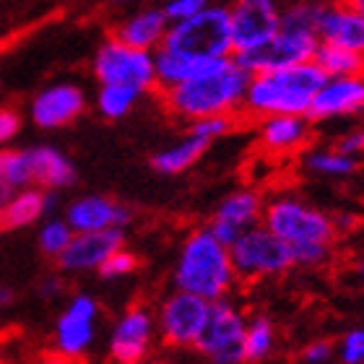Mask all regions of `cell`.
<instances>
[{
	"label": "cell",
	"instance_id": "23",
	"mask_svg": "<svg viewBox=\"0 0 364 364\" xmlns=\"http://www.w3.org/2000/svg\"><path fill=\"white\" fill-rule=\"evenodd\" d=\"M58 198L55 193L39 188H23L14 193V198L8 200L6 211L0 213V229H23L37 224L42 216L53 213Z\"/></svg>",
	"mask_w": 364,
	"mask_h": 364
},
{
	"label": "cell",
	"instance_id": "41",
	"mask_svg": "<svg viewBox=\"0 0 364 364\" xmlns=\"http://www.w3.org/2000/svg\"><path fill=\"white\" fill-rule=\"evenodd\" d=\"M37 364H84V362L68 359V357H63V354H55V351H47V354H42V357L37 359Z\"/></svg>",
	"mask_w": 364,
	"mask_h": 364
},
{
	"label": "cell",
	"instance_id": "34",
	"mask_svg": "<svg viewBox=\"0 0 364 364\" xmlns=\"http://www.w3.org/2000/svg\"><path fill=\"white\" fill-rule=\"evenodd\" d=\"M136 268H138V258L128 250V247H122V250L114 252L112 258L107 260L97 273L105 281H120V279H125V276H130Z\"/></svg>",
	"mask_w": 364,
	"mask_h": 364
},
{
	"label": "cell",
	"instance_id": "11",
	"mask_svg": "<svg viewBox=\"0 0 364 364\" xmlns=\"http://www.w3.org/2000/svg\"><path fill=\"white\" fill-rule=\"evenodd\" d=\"M156 343V318L146 304H133L117 315L109 338L107 357L112 364H149Z\"/></svg>",
	"mask_w": 364,
	"mask_h": 364
},
{
	"label": "cell",
	"instance_id": "22",
	"mask_svg": "<svg viewBox=\"0 0 364 364\" xmlns=\"http://www.w3.org/2000/svg\"><path fill=\"white\" fill-rule=\"evenodd\" d=\"M258 144L268 154H291L310 144V117H266L258 120Z\"/></svg>",
	"mask_w": 364,
	"mask_h": 364
},
{
	"label": "cell",
	"instance_id": "7",
	"mask_svg": "<svg viewBox=\"0 0 364 364\" xmlns=\"http://www.w3.org/2000/svg\"><path fill=\"white\" fill-rule=\"evenodd\" d=\"M245 328L247 315L232 299L213 302L193 349L205 364H245Z\"/></svg>",
	"mask_w": 364,
	"mask_h": 364
},
{
	"label": "cell",
	"instance_id": "1",
	"mask_svg": "<svg viewBox=\"0 0 364 364\" xmlns=\"http://www.w3.org/2000/svg\"><path fill=\"white\" fill-rule=\"evenodd\" d=\"M247 84L250 76L240 68V63L235 58H224L200 76L190 78L188 84L161 91V99L167 112L188 125L205 117H240Z\"/></svg>",
	"mask_w": 364,
	"mask_h": 364
},
{
	"label": "cell",
	"instance_id": "3",
	"mask_svg": "<svg viewBox=\"0 0 364 364\" xmlns=\"http://www.w3.org/2000/svg\"><path fill=\"white\" fill-rule=\"evenodd\" d=\"M326 76L315 63L296 68L273 70L263 76H250L245 91L242 112L252 120L266 117H307L312 99L320 91Z\"/></svg>",
	"mask_w": 364,
	"mask_h": 364
},
{
	"label": "cell",
	"instance_id": "18",
	"mask_svg": "<svg viewBox=\"0 0 364 364\" xmlns=\"http://www.w3.org/2000/svg\"><path fill=\"white\" fill-rule=\"evenodd\" d=\"M364 109V73L346 78H326L320 91L312 99L310 122L351 117Z\"/></svg>",
	"mask_w": 364,
	"mask_h": 364
},
{
	"label": "cell",
	"instance_id": "47",
	"mask_svg": "<svg viewBox=\"0 0 364 364\" xmlns=\"http://www.w3.org/2000/svg\"><path fill=\"white\" fill-rule=\"evenodd\" d=\"M362 73H364V70H362Z\"/></svg>",
	"mask_w": 364,
	"mask_h": 364
},
{
	"label": "cell",
	"instance_id": "8",
	"mask_svg": "<svg viewBox=\"0 0 364 364\" xmlns=\"http://www.w3.org/2000/svg\"><path fill=\"white\" fill-rule=\"evenodd\" d=\"M232 266L237 281H263L284 276L291 266V252L279 237H273L263 224L245 232L232 247Z\"/></svg>",
	"mask_w": 364,
	"mask_h": 364
},
{
	"label": "cell",
	"instance_id": "31",
	"mask_svg": "<svg viewBox=\"0 0 364 364\" xmlns=\"http://www.w3.org/2000/svg\"><path fill=\"white\" fill-rule=\"evenodd\" d=\"M0 177L18 193L23 188H34L31 185V169L26 151H0Z\"/></svg>",
	"mask_w": 364,
	"mask_h": 364
},
{
	"label": "cell",
	"instance_id": "32",
	"mask_svg": "<svg viewBox=\"0 0 364 364\" xmlns=\"http://www.w3.org/2000/svg\"><path fill=\"white\" fill-rule=\"evenodd\" d=\"M237 122H240V117H205V120L190 122L188 133H193V136H198L200 141L211 146L213 141H219L227 133H232Z\"/></svg>",
	"mask_w": 364,
	"mask_h": 364
},
{
	"label": "cell",
	"instance_id": "43",
	"mask_svg": "<svg viewBox=\"0 0 364 364\" xmlns=\"http://www.w3.org/2000/svg\"><path fill=\"white\" fill-rule=\"evenodd\" d=\"M14 193H16V190L11 188V185L3 180V177H0V213L6 211V205H8V200L14 198Z\"/></svg>",
	"mask_w": 364,
	"mask_h": 364
},
{
	"label": "cell",
	"instance_id": "2",
	"mask_svg": "<svg viewBox=\"0 0 364 364\" xmlns=\"http://www.w3.org/2000/svg\"><path fill=\"white\" fill-rule=\"evenodd\" d=\"M237 281L229 247L208 232V227L190 229L182 237L172 268V287L203 302H224L235 291Z\"/></svg>",
	"mask_w": 364,
	"mask_h": 364
},
{
	"label": "cell",
	"instance_id": "45",
	"mask_svg": "<svg viewBox=\"0 0 364 364\" xmlns=\"http://www.w3.org/2000/svg\"><path fill=\"white\" fill-rule=\"evenodd\" d=\"M359 276H362V281H364V263L359 266Z\"/></svg>",
	"mask_w": 364,
	"mask_h": 364
},
{
	"label": "cell",
	"instance_id": "35",
	"mask_svg": "<svg viewBox=\"0 0 364 364\" xmlns=\"http://www.w3.org/2000/svg\"><path fill=\"white\" fill-rule=\"evenodd\" d=\"M291 266L294 268H320L331 263L333 258V247H323V245H307V247H291Z\"/></svg>",
	"mask_w": 364,
	"mask_h": 364
},
{
	"label": "cell",
	"instance_id": "27",
	"mask_svg": "<svg viewBox=\"0 0 364 364\" xmlns=\"http://www.w3.org/2000/svg\"><path fill=\"white\" fill-rule=\"evenodd\" d=\"M312 63L318 65L320 73L326 78L357 76V73L364 70L362 55H354V53H349V50H338V47H331V45H320Z\"/></svg>",
	"mask_w": 364,
	"mask_h": 364
},
{
	"label": "cell",
	"instance_id": "9",
	"mask_svg": "<svg viewBox=\"0 0 364 364\" xmlns=\"http://www.w3.org/2000/svg\"><path fill=\"white\" fill-rule=\"evenodd\" d=\"M318 47L320 42L315 34L289 31L279 26V31L271 39H266L255 50L235 55V60L240 63V68L247 76H263V73H273V70H287V68H296V65H304V63H312Z\"/></svg>",
	"mask_w": 364,
	"mask_h": 364
},
{
	"label": "cell",
	"instance_id": "14",
	"mask_svg": "<svg viewBox=\"0 0 364 364\" xmlns=\"http://www.w3.org/2000/svg\"><path fill=\"white\" fill-rule=\"evenodd\" d=\"M281 26V6L273 0H237L229 6L232 53L242 55L271 39Z\"/></svg>",
	"mask_w": 364,
	"mask_h": 364
},
{
	"label": "cell",
	"instance_id": "21",
	"mask_svg": "<svg viewBox=\"0 0 364 364\" xmlns=\"http://www.w3.org/2000/svg\"><path fill=\"white\" fill-rule=\"evenodd\" d=\"M26 159L31 169V185L47 193L70 188L76 182V167L73 161L55 146H34L26 149Z\"/></svg>",
	"mask_w": 364,
	"mask_h": 364
},
{
	"label": "cell",
	"instance_id": "37",
	"mask_svg": "<svg viewBox=\"0 0 364 364\" xmlns=\"http://www.w3.org/2000/svg\"><path fill=\"white\" fill-rule=\"evenodd\" d=\"M205 6H208L205 0H169V3L161 6V11L167 16L169 26H175V23H182L193 18V16H198Z\"/></svg>",
	"mask_w": 364,
	"mask_h": 364
},
{
	"label": "cell",
	"instance_id": "42",
	"mask_svg": "<svg viewBox=\"0 0 364 364\" xmlns=\"http://www.w3.org/2000/svg\"><path fill=\"white\" fill-rule=\"evenodd\" d=\"M333 224H336V232L341 235L346 227H349V229L354 227V224H357V219H354V213H338V216H333Z\"/></svg>",
	"mask_w": 364,
	"mask_h": 364
},
{
	"label": "cell",
	"instance_id": "39",
	"mask_svg": "<svg viewBox=\"0 0 364 364\" xmlns=\"http://www.w3.org/2000/svg\"><path fill=\"white\" fill-rule=\"evenodd\" d=\"M336 149L338 151H343L346 156H354V159H359L364 154V128H357V130H349L346 136L336 144Z\"/></svg>",
	"mask_w": 364,
	"mask_h": 364
},
{
	"label": "cell",
	"instance_id": "29",
	"mask_svg": "<svg viewBox=\"0 0 364 364\" xmlns=\"http://www.w3.org/2000/svg\"><path fill=\"white\" fill-rule=\"evenodd\" d=\"M141 97L144 94H138L133 89H122V86H99L97 109L107 120H120L128 112H133V107L138 105Z\"/></svg>",
	"mask_w": 364,
	"mask_h": 364
},
{
	"label": "cell",
	"instance_id": "5",
	"mask_svg": "<svg viewBox=\"0 0 364 364\" xmlns=\"http://www.w3.org/2000/svg\"><path fill=\"white\" fill-rule=\"evenodd\" d=\"M161 47L198 63L235 58L232 37H229V6L208 3L198 16L169 26Z\"/></svg>",
	"mask_w": 364,
	"mask_h": 364
},
{
	"label": "cell",
	"instance_id": "38",
	"mask_svg": "<svg viewBox=\"0 0 364 364\" xmlns=\"http://www.w3.org/2000/svg\"><path fill=\"white\" fill-rule=\"evenodd\" d=\"M18 130H21V114L16 112V109L3 107V109H0V146L8 144V141H14V138L18 136Z\"/></svg>",
	"mask_w": 364,
	"mask_h": 364
},
{
	"label": "cell",
	"instance_id": "19",
	"mask_svg": "<svg viewBox=\"0 0 364 364\" xmlns=\"http://www.w3.org/2000/svg\"><path fill=\"white\" fill-rule=\"evenodd\" d=\"M122 247H125V235L120 229L94 232V235H73L65 252L58 258V266L65 273L99 271Z\"/></svg>",
	"mask_w": 364,
	"mask_h": 364
},
{
	"label": "cell",
	"instance_id": "13",
	"mask_svg": "<svg viewBox=\"0 0 364 364\" xmlns=\"http://www.w3.org/2000/svg\"><path fill=\"white\" fill-rule=\"evenodd\" d=\"M263 208H266V200L255 188H237L232 190L229 196H224L213 211L211 221L205 224L208 232H211L221 245H232L250 229L260 227L263 221Z\"/></svg>",
	"mask_w": 364,
	"mask_h": 364
},
{
	"label": "cell",
	"instance_id": "4",
	"mask_svg": "<svg viewBox=\"0 0 364 364\" xmlns=\"http://www.w3.org/2000/svg\"><path fill=\"white\" fill-rule=\"evenodd\" d=\"M263 227L281 242L291 247H307V245H323L333 247L338 240L333 216L310 200L299 198L296 193H279L266 200L263 208Z\"/></svg>",
	"mask_w": 364,
	"mask_h": 364
},
{
	"label": "cell",
	"instance_id": "28",
	"mask_svg": "<svg viewBox=\"0 0 364 364\" xmlns=\"http://www.w3.org/2000/svg\"><path fill=\"white\" fill-rule=\"evenodd\" d=\"M326 3H315V0H304V3H291V6L281 8V29L302 31V34H315L318 37V23L323 16Z\"/></svg>",
	"mask_w": 364,
	"mask_h": 364
},
{
	"label": "cell",
	"instance_id": "36",
	"mask_svg": "<svg viewBox=\"0 0 364 364\" xmlns=\"http://www.w3.org/2000/svg\"><path fill=\"white\" fill-rule=\"evenodd\" d=\"M296 364H336V343L328 341V338L307 341L299 349Z\"/></svg>",
	"mask_w": 364,
	"mask_h": 364
},
{
	"label": "cell",
	"instance_id": "16",
	"mask_svg": "<svg viewBox=\"0 0 364 364\" xmlns=\"http://www.w3.org/2000/svg\"><path fill=\"white\" fill-rule=\"evenodd\" d=\"M86 109V94L76 84H53L31 99L29 114L42 130H55L81 117Z\"/></svg>",
	"mask_w": 364,
	"mask_h": 364
},
{
	"label": "cell",
	"instance_id": "25",
	"mask_svg": "<svg viewBox=\"0 0 364 364\" xmlns=\"http://www.w3.org/2000/svg\"><path fill=\"white\" fill-rule=\"evenodd\" d=\"M302 164L307 172L318 177H331V180H346L357 172L359 159L346 156L338 151L336 146H318V149H307L302 156Z\"/></svg>",
	"mask_w": 364,
	"mask_h": 364
},
{
	"label": "cell",
	"instance_id": "17",
	"mask_svg": "<svg viewBox=\"0 0 364 364\" xmlns=\"http://www.w3.org/2000/svg\"><path fill=\"white\" fill-rule=\"evenodd\" d=\"M318 42L364 58V11L357 3H326L318 23Z\"/></svg>",
	"mask_w": 364,
	"mask_h": 364
},
{
	"label": "cell",
	"instance_id": "10",
	"mask_svg": "<svg viewBox=\"0 0 364 364\" xmlns=\"http://www.w3.org/2000/svg\"><path fill=\"white\" fill-rule=\"evenodd\" d=\"M208 310H211L208 302L172 289L154 310L156 336L172 349H190V346H196L198 336L203 333Z\"/></svg>",
	"mask_w": 364,
	"mask_h": 364
},
{
	"label": "cell",
	"instance_id": "15",
	"mask_svg": "<svg viewBox=\"0 0 364 364\" xmlns=\"http://www.w3.org/2000/svg\"><path fill=\"white\" fill-rule=\"evenodd\" d=\"M133 219L128 205L117 203L107 196H81L70 200L65 208V224L73 229V235H94V232H109V229H125Z\"/></svg>",
	"mask_w": 364,
	"mask_h": 364
},
{
	"label": "cell",
	"instance_id": "20",
	"mask_svg": "<svg viewBox=\"0 0 364 364\" xmlns=\"http://www.w3.org/2000/svg\"><path fill=\"white\" fill-rule=\"evenodd\" d=\"M167 31L169 21L161 6H146L125 16L122 21H117V26L112 29V37L122 45L144 50V53H156L164 37H167Z\"/></svg>",
	"mask_w": 364,
	"mask_h": 364
},
{
	"label": "cell",
	"instance_id": "12",
	"mask_svg": "<svg viewBox=\"0 0 364 364\" xmlns=\"http://www.w3.org/2000/svg\"><path fill=\"white\" fill-rule=\"evenodd\" d=\"M102 318V307L91 294H76L65 304L53 331V351L68 359L84 362L97 341V323Z\"/></svg>",
	"mask_w": 364,
	"mask_h": 364
},
{
	"label": "cell",
	"instance_id": "40",
	"mask_svg": "<svg viewBox=\"0 0 364 364\" xmlns=\"http://www.w3.org/2000/svg\"><path fill=\"white\" fill-rule=\"evenodd\" d=\"M39 294L47 296V299L60 296L63 294V279H58V276H50V279H45V281H42V287H39Z\"/></svg>",
	"mask_w": 364,
	"mask_h": 364
},
{
	"label": "cell",
	"instance_id": "26",
	"mask_svg": "<svg viewBox=\"0 0 364 364\" xmlns=\"http://www.w3.org/2000/svg\"><path fill=\"white\" fill-rule=\"evenodd\" d=\"M276 326L268 315H252L247 318V328H245V362L258 364L263 359H268L276 349Z\"/></svg>",
	"mask_w": 364,
	"mask_h": 364
},
{
	"label": "cell",
	"instance_id": "24",
	"mask_svg": "<svg viewBox=\"0 0 364 364\" xmlns=\"http://www.w3.org/2000/svg\"><path fill=\"white\" fill-rule=\"evenodd\" d=\"M205 151H208V144H205V141H200V138L193 136V133H185L180 141L164 146V149H159V151L154 154L151 167L156 169L159 175H167V177L182 175V172H188Z\"/></svg>",
	"mask_w": 364,
	"mask_h": 364
},
{
	"label": "cell",
	"instance_id": "44",
	"mask_svg": "<svg viewBox=\"0 0 364 364\" xmlns=\"http://www.w3.org/2000/svg\"><path fill=\"white\" fill-rule=\"evenodd\" d=\"M8 302H11V291H3V289H0V307Z\"/></svg>",
	"mask_w": 364,
	"mask_h": 364
},
{
	"label": "cell",
	"instance_id": "6",
	"mask_svg": "<svg viewBox=\"0 0 364 364\" xmlns=\"http://www.w3.org/2000/svg\"><path fill=\"white\" fill-rule=\"evenodd\" d=\"M91 70H94L99 86H122V89H133L138 94L156 89L154 53L122 45L114 37H107L99 45Z\"/></svg>",
	"mask_w": 364,
	"mask_h": 364
},
{
	"label": "cell",
	"instance_id": "46",
	"mask_svg": "<svg viewBox=\"0 0 364 364\" xmlns=\"http://www.w3.org/2000/svg\"><path fill=\"white\" fill-rule=\"evenodd\" d=\"M357 6H359V8H362V11H364V0H357Z\"/></svg>",
	"mask_w": 364,
	"mask_h": 364
},
{
	"label": "cell",
	"instance_id": "30",
	"mask_svg": "<svg viewBox=\"0 0 364 364\" xmlns=\"http://www.w3.org/2000/svg\"><path fill=\"white\" fill-rule=\"evenodd\" d=\"M70 240H73V229L65 224V219H47L39 229V250L45 252L47 258H60Z\"/></svg>",
	"mask_w": 364,
	"mask_h": 364
},
{
	"label": "cell",
	"instance_id": "33",
	"mask_svg": "<svg viewBox=\"0 0 364 364\" xmlns=\"http://www.w3.org/2000/svg\"><path fill=\"white\" fill-rule=\"evenodd\" d=\"M336 364H364V328H351L338 338Z\"/></svg>",
	"mask_w": 364,
	"mask_h": 364
}]
</instances>
